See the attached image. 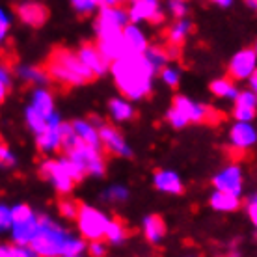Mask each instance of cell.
<instances>
[{
	"mask_svg": "<svg viewBox=\"0 0 257 257\" xmlns=\"http://www.w3.org/2000/svg\"><path fill=\"white\" fill-rule=\"evenodd\" d=\"M30 248L36 257H78L86 253L88 244L86 238L73 235L49 214H39L38 231L30 242Z\"/></svg>",
	"mask_w": 257,
	"mask_h": 257,
	"instance_id": "obj_1",
	"label": "cell"
},
{
	"mask_svg": "<svg viewBox=\"0 0 257 257\" xmlns=\"http://www.w3.org/2000/svg\"><path fill=\"white\" fill-rule=\"evenodd\" d=\"M110 73L117 90L131 101H142L153 91L157 71L144 54H125L110 64Z\"/></svg>",
	"mask_w": 257,
	"mask_h": 257,
	"instance_id": "obj_2",
	"label": "cell"
},
{
	"mask_svg": "<svg viewBox=\"0 0 257 257\" xmlns=\"http://www.w3.org/2000/svg\"><path fill=\"white\" fill-rule=\"evenodd\" d=\"M47 71L52 80L64 86H82L93 78V73L78 58V52L69 49H56L52 52L47 62Z\"/></svg>",
	"mask_w": 257,
	"mask_h": 257,
	"instance_id": "obj_3",
	"label": "cell"
},
{
	"mask_svg": "<svg viewBox=\"0 0 257 257\" xmlns=\"http://www.w3.org/2000/svg\"><path fill=\"white\" fill-rule=\"evenodd\" d=\"M166 119L174 128H185L190 123H216L220 116L207 104L198 103L187 95H175L166 112Z\"/></svg>",
	"mask_w": 257,
	"mask_h": 257,
	"instance_id": "obj_4",
	"label": "cell"
},
{
	"mask_svg": "<svg viewBox=\"0 0 257 257\" xmlns=\"http://www.w3.org/2000/svg\"><path fill=\"white\" fill-rule=\"evenodd\" d=\"M39 174L45 181H49L52 188L60 194H69L77 181L84 179V170L69 157L62 159H45L39 164Z\"/></svg>",
	"mask_w": 257,
	"mask_h": 257,
	"instance_id": "obj_5",
	"label": "cell"
},
{
	"mask_svg": "<svg viewBox=\"0 0 257 257\" xmlns=\"http://www.w3.org/2000/svg\"><path fill=\"white\" fill-rule=\"evenodd\" d=\"M12 218L13 222H12V229H10L12 242L30 248V242H32L36 231H38L39 214L30 205L17 203V205L12 207Z\"/></svg>",
	"mask_w": 257,
	"mask_h": 257,
	"instance_id": "obj_6",
	"label": "cell"
},
{
	"mask_svg": "<svg viewBox=\"0 0 257 257\" xmlns=\"http://www.w3.org/2000/svg\"><path fill=\"white\" fill-rule=\"evenodd\" d=\"M65 157H69L71 161L77 162L86 175H93V177H103L104 175L106 162H104L101 148H93L90 144L77 142L73 148L65 149Z\"/></svg>",
	"mask_w": 257,
	"mask_h": 257,
	"instance_id": "obj_7",
	"label": "cell"
},
{
	"mask_svg": "<svg viewBox=\"0 0 257 257\" xmlns=\"http://www.w3.org/2000/svg\"><path fill=\"white\" fill-rule=\"evenodd\" d=\"M110 222V216L104 211L97 209L93 205H80L77 214V227L80 237L86 238V242L90 240H99L104 238L106 225Z\"/></svg>",
	"mask_w": 257,
	"mask_h": 257,
	"instance_id": "obj_8",
	"label": "cell"
},
{
	"mask_svg": "<svg viewBox=\"0 0 257 257\" xmlns=\"http://www.w3.org/2000/svg\"><path fill=\"white\" fill-rule=\"evenodd\" d=\"M131 23L127 10L121 6H101L95 19V34L99 38L117 36L123 32V28Z\"/></svg>",
	"mask_w": 257,
	"mask_h": 257,
	"instance_id": "obj_9",
	"label": "cell"
},
{
	"mask_svg": "<svg viewBox=\"0 0 257 257\" xmlns=\"http://www.w3.org/2000/svg\"><path fill=\"white\" fill-rule=\"evenodd\" d=\"M62 116L54 110L49 119H47V127L36 135V142H38V149L43 155L56 153L58 149H62V133H60V125H62Z\"/></svg>",
	"mask_w": 257,
	"mask_h": 257,
	"instance_id": "obj_10",
	"label": "cell"
},
{
	"mask_svg": "<svg viewBox=\"0 0 257 257\" xmlns=\"http://www.w3.org/2000/svg\"><path fill=\"white\" fill-rule=\"evenodd\" d=\"M128 19L131 23H161L164 19L161 2L159 0H131V4L127 8Z\"/></svg>",
	"mask_w": 257,
	"mask_h": 257,
	"instance_id": "obj_11",
	"label": "cell"
},
{
	"mask_svg": "<svg viewBox=\"0 0 257 257\" xmlns=\"http://www.w3.org/2000/svg\"><path fill=\"white\" fill-rule=\"evenodd\" d=\"M99 136H101V146L108 153L116 155V157H123V159H131L133 157V149L128 146V142L125 140V136L116 127H112V125L103 121L99 125Z\"/></svg>",
	"mask_w": 257,
	"mask_h": 257,
	"instance_id": "obj_12",
	"label": "cell"
},
{
	"mask_svg": "<svg viewBox=\"0 0 257 257\" xmlns=\"http://www.w3.org/2000/svg\"><path fill=\"white\" fill-rule=\"evenodd\" d=\"M212 185L218 190H225V192L237 194L242 196L244 190V172L238 164H227L222 168L218 174L212 177Z\"/></svg>",
	"mask_w": 257,
	"mask_h": 257,
	"instance_id": "obj_13",
	"label": "cell"
},
{
	"mask_svg": "<svg viewBox=\"0 0 257 257\" xmlns=\"http://www.w3.org/2000/svg\"><path fill=\"white\" fill-rule=\"evenodd\" d=\"M229 75L233 80H248L257 71V52L253 49H242L229 60Z\"/></svg>",
	"mask_w": 257,
	"mask_h": 257,
	"instance_id": "obj_14",
	"label": "cell"
},
{
	"mask_svg": "<svg viewBox=\"0 0 257 257\" xmlns=\"http://www.w3.org/2000/svg\"><path fill=\"white\" fill-rule=\"evenodd\" d=\"M15 10H17V17L21 19V23L32 28L43 26L45 21L49 19V10L38 0H23L17 4Z\"/></svg>",
	"mask_w": 257,
	"mask_h": 257,
	"instance_id": "obj_15",
	"label": "cell"
},
{
	"mask_svg": "<svg viewBox=\"0 0 257 257\" xmlns=\"http://www.w3.org/2000/svg\"><path fill=\"white\" fill-rule=\"evenodd\" d=\"M257 116V93L253 90H238L233 99V117L237 121H253Z\"/></svg>",
	"mask_w": 257,
	"mask_h": 257,
	"instance_id": "obj_16",
	"label": "cell"
},
{
	"mask_svg": "<svg viewBox=\"0 0 257 257\" xmlns=\"http://www.w3.org/2000/svg\"><path fill=\"white\" fill-rule=\"evenodd\" d=\"M229 144L235 151H246L257 144V128L251 121H235L229 131Z\"/></svg>",
	"mask_w": 257,
	"mask_h": 257,
	"instance_id": "obj_17",
	"label": "cell"
},
{
	"mask_svg": "<svg viewBox=\"0 0 257 257\" xmlns=\"http://www.w3.org/2000/svg\"><path fill=\"white\" fill-rule=\"evenodd\" d=\"M77 52H78V58L82 60V64L93 73V77H103V75H106L110 71V62L101 54L97 45L86 43Z\"/></svg>",
	"mask_w": 257,
	"mask_h": 257,
	"instance_id": "obj_18",
	"label": "cell"
},
{
	"mask_svg": "<svg viewBox=\"0 0 257 257\" xmlns=\"http://www.w3.org/2000/svg\"><path fill=\"white\" fill-rule=\"evenodd\" d=\"M123 47H125V54H144L146 49L149 47L148 36L142 30L140 25L136 23H128L121 32Z\"/></svg>",
	"mask_w": 257,
	"mask_h": 257,
	"instance_id": "obj_19",
	"label": "cell"
},
{
	"mask_svg": "<svg viewBox=\"0 0 257 257\" xmlns=\"http://www.w3.org/2000/svg\"><path fill=\"white\" fill-rule=\"evenodd\" d=\"M142 233L149 244L159 246L166 238V224L159 214H148L142 220Z\"/></svg>",
	"mask_w": 257,
	"mask_h": 257,
	"instance_id": "obj_20",
	"label": "cell"
},
{
	"mask_svg": "<svg viewBox=\"0 0 257 257\" xmlns=\"http://www.w3.org/2000/svg\"><path fill=\"white\" fill-rule=\"evenodd\" d=\"M153 185L162 194H183V190H185L183 179L174 170H159L153 175Z\"/></svg>",
	"mask_w": 257,
	"mask_h": 257,
	"instance_id": "obj_21",
	"label": "cell"
},
{
	"mask_svg": "<svg viewBox=\"0 0 257 257\" xmlns=\"http://www.w3.org/2000/svg\"><path fill=\"white\" fill-rule=\"evenodd\" d=\"M71 125L75 128L77 136L80 138V142L90 144L93 148L103 149V146H101V136H99V127L91 119H75V121H71Z\"/></svg>",
	"mask_w": 257,
	"mask_h": 257,
	"instance_id": "obj_22",
	"label": "cell"
},
{
	"mask_svg": "<svg viewBox=\"0 0 257 257\" xmlns=\"http://www.w3.org/2000/svg\"><path fill=\"white\" fill-rule=\"evenodd\" d=\"M95 45L110 64H112L114 60L125 56V47H123L121 34H117V36H108V38H99Z\"/></svg>",
	"mask_w": 257,
	"mask_h": 257,
	"instance_id": "obj_23",
	"label": "cell"
},
{
	"mask_svg": "<svg viewBox=\"0 0 257 257\" xmlns=\"http://www.w3.org/2000/svg\"><path fill=\"white\" fill-rule=\"evenodd\" d=\"M30 106H34L38 112L45 114V116H51L52 112L56 110L52 91L47 86H36L32 93H30Z\"/></svg>",
	"mask_w": 257,
	"mask_h": 257,
	"instance_id": "obj_24",
	"label": "cell"
},
{
	"mask_svg": "<svg viewBox=\"0 0 257 257\" xmlns=\"http://www.w3.org/2000/svg\"><path fill=\"white\" fill-rule=\"evenodd\" d=\"M15 75L26 84H34V86H47L51 82V75L49 71L38 65H17Z\"/></svg>",
	"mask_w": 257,
	"mask_h": 257,
	"instance_id": "obj_25",
	"label": "cell"
},
{
	"mask_svg": "<svg viewBox=\"0 0 257 257\" xmlns=\"http://www.w3.org/2000/svg\"><path fill=\"white\" fill-rule=\"evenodd\" d=\"M135 106L131 103V99L127 97H114L108 103V116L112 117V121L116 123H125L128 119L135 117Z\"/></svg>",
	"mask_w": 257,
	"mask_h": 257,
	"instance_id": "obj_26",
	"label": "cell"
},
{
	"mask_svg": "<svg viewBox=\"0 0 257 257\" xmlns=\"http://www.w3.org/2000/svg\"><path fill=\"white\" fill-rule=\"evenodd\" d=\"M209 205L218 212H233L240 207V196L216 188L209 198Z\"/></svg>",
	"mask_w": 257,
	"mask_h": 257,
	"instance_id": "obj_27",
	"label": "cell"
},
{
	"mask_svg": "<svg viewBox=\"0 0 257 257\" xmlns=\"http://www.w3.org/2000/svg\"><path fill=\"white\" fill-rule=\"evenodd\" d=\"M190 32H192V23H190L187 17H183V19H175L174 25L168 28V43L181 47L185 41H187V38L190 36Z\"/></svg>",
	"mask_w": 257,
	"mask_h": 257,
	"instance_id": "obj_28",
	"label": "cell"
},
{
	"mask_svg": "<svg viewBox=\"0 0 257 257\" xmlns=\"http://www.w3.org/2000/svg\"><path fill=\"white\" fill-rule=\"evenodd\" d=\"M211 91L212 95L220 97V99H227V101H233L238 93V88L235 86L231 78H216L211 82Z\"/></svg>",
	"mask_w": 257,
	"mask_h": 257,
	"instance_id": "obj_29",
	"label": "cell"
},
{
	"mask_svg": "<svg viewBox=\"0 0 257 257\" xmlns=\"http://www.w3.org/2000/svg\"><path fill=\"white\" fill-rule=\"evenodd\" d=\"M104 238L112 246H119L127 240V227L123 225L121 220L110 218L108 225H106V231H104Z\"/></svg>",
	"mask_w": 257,
	"mask_h": 257,
	"instance_id": "obj_30",
	"label": "cell"
},
{
	"mask_svg": "<svg viewBox=\"0 0 257 257\" xmlns=\"http://www.w3.org/2000/svg\"><path fill=\"white\" fill-rule=\"evenodd\" d=\"M47 119H49V116H45V114L38 112V110L34 108V106H30V104L25 108V121H26L28 128L32 131L34 135L41 133V131L47 127Z\"/></svg>",
	"mask_w": 257,
	"mask_h": 257,
	"instance_id": "obj_31",
	"label": "cell"
},
{
	"mask_svg": "<svg viewBox=\"0 0 257 257\" xmlns=\"http://www.w3.org/2000/svg\"><path fill=\"white\" fill-rule=\"evenodd\" d=\"M144 56L148 58V62L153 65V69L157 71V73H159L164 65L170 64V58H168V52L164 47H157V45L148 47L146 52H144Z\"/></svg>",
	"mask_w": 257,
	"mask_h": 257,
	"instance_id": "obj_32",
	"label": "cell"
},
{
	"mask_svg": "<svg viewBox=\"0 0 257 257\" xmlns=\"http://www.w3.org/2000/svg\"><path fill=\"white\" fill-rule=\"evenodd\" d=\"M101 198L104 201H110V203H125L128 199V188L125 185H112L104 190Z\"/></svg>",
	"mask_w": 257,
	"mask_h": 257,
	"instance_id": "obj_33",
	"label": "cell"
},
{
	"mask_svg": "<svg viewBox=\"0 0 257 257\" xmlns=\"http://www.w3.org/2000/svg\"><path fill=\"white\" fill-rule=\"evenodd\" d=\"M0 257H36V253L28 246L12 242V244H0Z\"/></svg>",
	"mask_w": 257,
	"mask_h": 257,
	"instance_id": "obj_34",
	"label": "cell"
},
{
	"mask_svg": "<svg viewBox=\"0 0 257 257\" xmlns=\"http://www.w3.org/2000/svg\"><path fill=\"white\" fill-rule=\"evenodd\" d=\"M159 77H161L162 84H166L168 88H175V86H179V82H181V69L175 67V65L168 64L159 71Z\"/></svg>",
	"mask_w": 257,
	"mask_h": 257,
	"instance_id": "obj_35",
	"label": "cell"
},
{
	"mask_svg": "<svg viewBox=\"0 0 257 257\" xmlns=\"http://www.w3.org/2000/svg\"><path fill=\"white\" fill-rule=\"evenodd\" d=\"M78 209H80V205H78L75 199H69V198L60 199L58 212H60V216H62V218H65V220H77Z\"/></svg>",
	"mask_w": 257,
	"mask_h": 257,
	"instance_id": "obj_36",
	"label": "cell"
},
{
	"mask_svg": "<svg viewBox=\"0 0 257 257\" xmlns=\"http://www.w3.org/2000/svg\"><path fill=\"white\" fill-rule=\"evenodd\" d=\"M71 4L75 8V12L80 15H91L103 6V0H71Z\"/></svg>",
	"mask_w": 257,
	"mask_h": 257,
	"instance_id": "obj_37",
	"label": "cell"
},
{
	"mask_svg": "<svg viewBox=\"0 0 257 257\" xmlns=\"http://www.w3.org/2000/svg\"><path fill=\"white\" fill-rule=\"evenodd\" d=\"M170 15L175 19H183L188 15V0H170L168 2Z\"/></svg>",
	"mask_w": 257,
	"mask_h": 257,
	"instance_id": "obj_38",
	"label": "cell"
},
{
	"mask_svg": "<svg viewBox=\"0 0 257 257\" xmlns=\"http://www.w3.org/2000/svg\"><path fill=\"white\" fill-rule=\"evenodd\" d=\"M15 164H17V157H15V153H13L8 146L0 144V168L10 170V168H15Z\"/></svg>",
	"mask_w": 257,
	"mask_h": 257,
	"instance_id": "obj_39",
	"label": "cell"
},
{
	"mask_svg": "<svg viewBox=\"0 0 257 257\" xmlns=\"http://www.w3.org/2000/svg\"><path fill=\"white\" fill-rule=\"evenodd\" d=\"M10 28H12V17L4 8H0V47L4 45V41L8 39Z\"/></svg>",
	"mask_w": 257,
	"mask_h": 257,
	"instance_id": "obj_40",
	"label": "cell"
},
{
	"mask_svg": "<svg viewBox=\"0 0 257 257\" xmlns=\"http://www.w3.org/2000/svg\"><path fill=\"white\" fill-rule=\"evenodd\" d=\"M12 207L0 203V233H8L12 229Z\"/></svg>",
	"mask_w": 257,
	"mask_h": 257,
	"instance_id": "obj_41",
	"label": "cell"
},
{
	"mask_svg": "<svg viewBox=\"0 0 257 257\" xmlns=\"http://www.w3.org/2000/svg\"><path fill=\"white\" fill-rule=\"evenodd\" d=\"M88 251H90V255L93 257H103L106 255V244L103 242V238H99V240H90V244H88Z\"/></svg>",
	"mask_w": 257,
	"mask_h": 257,
	"instance_id": "obj_42",
	"label": "cell"
},
{
	"mask_svg": "<svg viewBox=\"0 0 257 257\" xmlns=\"http://www.w3.org/2000/svg\"><path fill=\"white\" fill-rule=\"evenodd\" d=\"M246 211H248V216H250L251 224L257 227V194L250 196V199H248V205H246Z\"/></svg>",
	"mask_w": 257,
	"mask_h": 257,
	"instance_id": "obj_43",
	"label": "cell"
},
{
	"mask_svg": "<svg viewBox=\"0 0 257 257\" xmlns=\"http://www.w3.org/2000/svg\"><path fill=\"white\" fill-rule=\"evenodd\" d=\"M0 80L6 84L8 88H12V82H13L12 69H10V67H8L4 62H0Z\"/></svg>",
	"mask_w": 257,
	"mask_h": 257,
	"instance_id": "obj_44",
	"label": "cell"
},
{
	"mask_svg": "<svg viewBox=\"0 0 257 257\" xmlns=\"http://www.w3.org/2000/svg\"><path fill=\"white\" fill-rule=\"evenodd\" d=\"M212 2L218 8H222V10H227V8H231L235 4V0H212Z\"/></svg>",
	"mask_w": 257,
	"mask_h": 257,
	"instance_id": "obj_45",
	"label": "cell"
},
{
	"mask_svg": "<svg viewBox=\"0 0 257 257\" xmlns=\"http://www.w3.org/2000/svg\"><path fill=\"white\" fill-rule=\"evenodd\" d=\"M8 90H10V88H8L6 84L2 82V80H0V103H2V101H4V99H6V95H8Z\"/></svg>",
	"mask_w": 257,
	"mask_h": 257,
	"instance_id": "obj_46",
	"label": "cell"
},
{
	"mask_svg": "<svg viewBox=\"0 0 257 257\" xmlns=\"http://www.w3.org/2000/svg\"><path fill=\"white\" fill-rule=\"evenodd\" d=\"M248 80H250V88L257 93V71L253 73V75H251L250 78H248Z\"/></svg>",
	"mask_w": 257,
	"mask_h": 257,
	"instance_id": "obj_47",
	"label": "cell"
},
{
	"mask_svg": "<svg viewBox=\"0 0 257 257\" xmlns=\"http://www.w3.org/2000/svg\"><path fill=\"white\" fill-rule=\"evenodd\" d=\"M246 6L253 10V12H257V0H246Z\"/></svg>",
	"mask_w": 257,
	"mask_h": 257,
	"instance_id": "obj_48",
	"label": "cell"
},
{
	"mask_svg": "<svg viewBox=\"0 0 257 257\" xmlns=\"http://www.w3.org/2000/svg\"><path fill=\"white\" fill-rule=\"evenodd\" d=\"M253 51H255V52H257V43H255V47H253Z\"/></svg>",
	"mask_w": 257,
	"mask_h": 257,
	"instance_id": "obj_49",
	"label": "cell"
}]
</instances>
